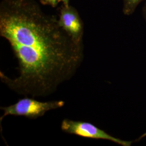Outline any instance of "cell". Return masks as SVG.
Returning a JSON list of instances; mask_svg holds the SVG:
<instances>
[{"label":"cell","instance_id":"obj_1","mask_svg":"<svg viewBox=\"0 0 146 146\" xmlns=\"http://www.w3.org/2000/svg\"><path fill=\"white\" fill-rule=\"evenodd\" d=\"M0 35L9 42L19 72L11 78L1 71V80L22 95H51L73 78L84 59L83 44L74 42L58 18L35 0L2 1Z\"/></svg>","mask_w":146,"mask_h":146},{"label":"cell","instance_id":"obj_2","mask_svg":"<svg viewBox=\"0 0 146 146\" xmlns=\"http://www.w3.org/2000/svg\"><path fill=\"white\" fill-rule=\"evenodd\" d=\"M65 102L62 100L42 102L33 98H25L7 107H1L3 114L0 117V123L5 116L8 115L24 116L28 119H36L42 117L46 113L52 110L62 108Z\"/></svg>","mask_w":146,"mask_h":146},{"label":"cell","instance_id":"obj_3","mask_svg":"<svg viewBox=\"0 0 146 146\" xmlns=\"http://www.w3.org/2000/svg\"><path fill=\"white\" fill-rule=\"evenodd\" d=\"M61 128L63 131L69 134L88 139L108 140L121 146H131L133 142L132 141H125L111 135L106 131L88 122L66 119L63 120Z\"/></svg>","mask_w":146,"mask_h":146},{"label":"cell","instance_id":"obj_4","mask_svg":"<svg viewBox=\"0 0 146 146\" xmlns=\"http://www.w3.org/2000/svg\"><path fill=\"white\" fill-rule=\"evenodd\" d=\"M58 23L74 42L83 44L84 33L83 21L77 10L72 6L62 5L60 8Z\"/></svg>","mask_w":146,"mask_h":146},{"label":"cell","instance_id":"obj_5","mask_svg":"<svg viewBox=\"0 0 146 146\" xmlns=\"http://www.w3.org/2000/svg\"><path fill=\"white\" fill-rule=\"evenodd\" d=\"M145 0H123V13L125 15H132L142 2Z\"/></svg>","mask_w":146,"mask_h":146},{"label":"cell","instance_id":"obj_6","mask_svg":"<svg viewBox=\"0 0 146 146\" xmlns=\"http://www.w3.org/2000/svg\"><path fill=\"white\" fill-rule=\"evenodd\" d=\"M40 2L43 5H48L55 7L58 3L62 2L63 5L68 6L69 5V0H40Z\"/></svg>","mask_w":146,"mask_h":146},{"label":"cell","instance_id":"obj_7","mask_svg":"<svg viewBox=\"0 0 146 146\" xmlns=\"http://www.w3.org/2000/svg\"><path fill=\"white\" fill-rule=\"evenodd\" d=\"M142 15H143L145 20L146 22V2L142 8Z\"/></svg>","mask_w":146,"mask_h":146},{"label":"cell","instance_id":"obj_8","mask_svg":"<svg viewBox=\"0 0 146 146\" xmlns=\"http://www.w3.org/2000/svg\"><path fill=\"white\" fill-rule=\"evenodd\" d=\"M146 132H145L144 134H143L141 136H140V137L137 139V140H135L136 141H139V140H141L142 138H143V137H146Z\"/></svg>","mask_w":146,"mask_h":146}]
</instances>
